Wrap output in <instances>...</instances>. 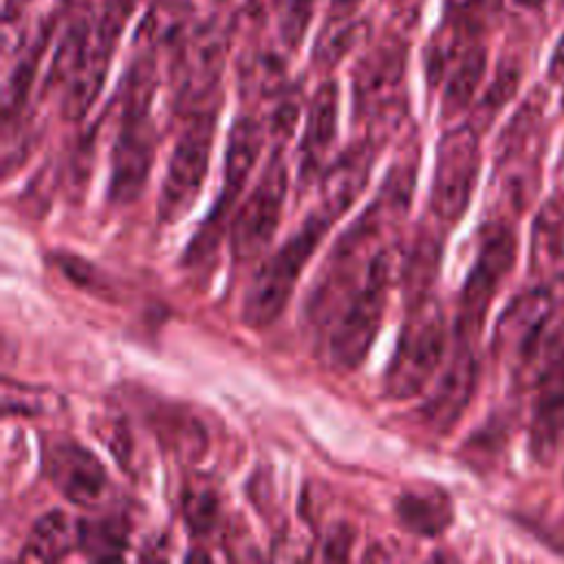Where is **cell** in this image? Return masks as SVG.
Instances as JSON below:
<instances>
[{"label":"cell","mask_w":564,"mask_h":564,"mask_svg":"<svg viewBox=\"0 0 564 564\" xmlns=\"http://www.w3.org/2000/svg\"><path fill=\"white\" fill-rule=\"evenodd\" d=\"M516 7H522V9H538L542 7L544 0H511Z\"/></svg>","instance_id":"cell-33"},{"label":"cell","mask_w":564,"mask_h":564,"mask_svg":"<svg viewBox=\"0 0 564 564\" xmlns=\"http://www.w3.org/2000/svg\"><path fill=\"white\" fill-rule=\"evenodd\" d=\"M264 132L258 119L253 117H238L227 141L225 152V167H223V183L218 198L207 214V218L200 225V231L192 238L185 251L187 264H198L203 258H207L214 249H218V242L229 229L231 216L238 207V198L253 172V165L262 152Z\"/></svg>","instance_id":"cell-7"},{"label":"cell","mask_w":564,"mask_h":564,"mask_svg":"<svg viewBox=\"0 0 564 564\" xmlns=\"http://www.w3.org/2000/svg\"><path fill=\"white\" fill-rule=\"evenodd\" d=\"M445 341V317L434 297L410 304L383 375V394L394 401L421 394L443 364Z\"/></svg>","instance_id":"cell-4"},{"label":"cell","mask_w":564,"mask_h":564,"mask_svg":"<svg viewBox=\"0 0 564 564\" xmlns=\"http://www.w3.org/2000/svg\"><path fill=\"white\" fill-rule=\"evenodd\" d=\"M216 110L209 106L192 110L165 167L161 183L156 216L159 223L172 225L181 220L196 203L209 170V154L214 145Z\"/></svg>","instance_id":"cell-6"},{"label":"cell","mask_w":564,"mask_h":564,"mask_svg":"<svg viewBox=\"0 0 564 564\" xmlns=\"http://www.w3.org/2000/svg\"><path fill=\"white\" fill-rule=\"evenodd\" d=\"M88 46H90V31H88V24L84 20H79L64 33V37L55 51L46 84L51 86V84L68 82L70 75L82 64V59L86 57Z\"/></svg>","instance_id":"cell-25"},{"label":"cell","mask_w":564,"mask_h":564,"mask_svg":"<svg viewBox=\"0 0 564 564\" xmlns=\"http://www.w3.org/2000/svg\"><path fill=\"white\" fill-rule=\"evenodd\" d=\"M549 77L564 86V35L560 37L555 51H553V57H551V64H549Z\"/></svg>","instance_id":"cell-31"},{"label":"cell","mask_w":564,"mask_h":564,"mask_svg":"<svg viewBox=\"0 0 564 564\" xmlns=\"http://www.w3.org/2000/svg\"><path fill=\"white\" fill-rule=\"evenodd\" d=\"M335 220L337 216L317 203L282 247L264 258L242 297V322L247 326L267 328L282 315L304 267Z\"/></svg>","instance_id":"cell-2"},{"label":"cell","mask_w":564,"mask_h":564,"mask_svg":"<svg viewBox=\"0 0 564 564\" xmlns=\"http://www.w3.org/2000/svg\"><path fill=\"white\" fill-rule=\"evenodd\" d=\"M520 86V68L518 64L513 62H505L498 66L496 70V77L491 79V84L487 86L485 95L480 97L478 106H476V112H474V119L469 121L476 130H482L487 128L494 117L511 101V97L516 95Z\"/></svg>","instance_id":"cell-24"},{"label":"cell","mask_w":564,"mask_h":564,"mask_svg":"<svg viewBox=\"0 0 564 564\" xmlns=\"http://www.w3.org/2000/svg\"><path fill=\"white\" fill-rule=\"evenodd\" d=\"M53 260H55V267H57L73 284H77V286H82V289H86V291H90V293H101V289H104L106 282H101L97 269L90 267V262H86V260H82V258H77V256H68V253H66V256H55Z\"/></svg>","instance_id":"cell-27"},{"label":"cell","mask_w":564,"mask_h":564,"mask_svg":"<svg viewBox=\"0 0 564 564\" xmlns=\"http://www.w3.org/2000/svg\"><path fill=\"white\" fill-rule=\"evenodd\" d=\"M438 240L430 234H421L414 240L403 264V293L408 306L430 295V286L438 271Z\"/></svg>","instance_id":"cell-21"},{"label":"cell","mask_w":564,"mask_h":564,"mask_svg":"<svg viewBox=\"0 0 564 564\" xmlns=\"http://www.w3.org/2000/svg\"><path fill=\"white\" fill-rule=\"evenodd\" d=\"M77 546L93 560H115L126 551V527L119 518H88L77 522Z\"/></svg>","instance_id":"cell-22"},{"label":"cell","mask_w":564,"mask_h":564,"mask_svg":"<svg viewBox=\"0 0 564 564\" xmlns=\"http://www.w3.org/2000/svg\"><path fill=\"white\" fill-rule=\"evenodd\" d=\"M516 262V236L502 223H489L480 229L478 251L458 295L456 337L471 341L478 337L489 304Z\"/></svg>","instance_id":"cell-9"},{"label":"cell","mask_w":564,"mask_h":564,"mask_svg":"<svg viewBox=\"0 0 564 564\" xmlns=\"http://www.w3.org/2000/svg\"><path fill=\"white\" fill-rule=\"evenodd\" d=\"M370 37V22L364 18L326 24L322 35L313 46V62L322 66L339 64L352 48L364 44Z\"/></svg>","instance_id":"cell-23"},{"label":"cell","mask_w":564,"mask_h":564,"mask_svg":"<svg viewBox=\"0 0 564 564\" xmlns=\"http://www.w3.org/2000/svg\"><path fill=\"white\" fill-rule=\"evenodd\" d=\"M392 2H401V0H392Z\"/></svg>","instance_id":"cell-34"},{"label":"cell","mask_w":564,"mask_h":564,"mask_svg":"<svg viewBox=\"0 0 564 564\" xmlns=\"http://www.w3.org/2000/svg\"><path fill=\"white\" fill-rule=\"evenodd\" d=\"M375 161L372 141H361L350 145L339 159L324 172L319 185V203L330 209L337 218L348 212V207L364 192L370 167Z\"/></svg>","instance_id":"cell-16"},{"label":"cell","mask_w":564,"mask_h":564,"mask_svg":"<svg viewBox=\"0 0 564 564\" xmlns=\"http://www.w3.org/2000/svg\"><path fill=\"white\" fill-rule=\"evenodd\" d=\"M405 70V46L401 42H381L357 66L352 75L355 106L359 115L383 117Z\"/></svg>","instance_id":"cell-14"},{"label":"cell","mask_w":564,"mask_h":564,"mask_svg":"<svg viewBox=\"0 0 564 564\" xmlns=\"http://www.w3.org/2000/svg\"><path fill=\"white\" fill-rule=\"evenodd\" d=\"M73 544H77V529H73L70 518L55 509L35 520L31 527L24 549H22V560L31 562H53L64 557Z\"/></svg>","instance_id":"cell-18"},{"label":"cell","mask_w":564,"mask_h":564,"mask_svg":"<svg viewBox=\"0 0 564 564\" xmlns=\"http://www.w3.org/2000/svg\"><path fill=\"white\" fill-rule=\"evenodd\" d=\"M313 7H315V0H286L284 2L280 33H282V40L286 46L295 48L302 42L304 33L311 24V18H313Z\"/></svg>","instance_id":"cell-26"},{"label":"cell","mask_w":564,"mask_h":564,"mask_svg":"<svg viewBox=\"0 0 564 564\" xmlns=\"http://www.w3.org/2000/svg\"><path fill=\"white\" fill-rule=\"evenodd\" d=\"M289 189V172L284 156L275 150L249 189L247 198L236 207L229 223V247L236 262L256 260L273 240Z\"/></svg>","instance_id":"cell-10"},{"label":"cell","mask_w":564,"mask_h":564,"mask_svg":"<svg viewBox=\"0 0 564 564\" xmlns=\"http://www.w3.org/2000/svg\"><path fill=\"white\" fill-rule=\"evenodd\" d=\"M564 289L535 284L516 295L502 311L496 326V350L520 379L546 341V335L562 308Z\"/></svg>","instance_id":"cell-8"},{"label":"cell","mask_w":564,"mask_h":564,"mask_svg":"<svg viewBox=\"0 0 564 564\" xmlns=\"http://www.w3.org/2000/svg\"><path fill=\"white\" fill-rule=\"evenodd\" d=\"M487 68V51L482 46H469L460 59L458 66L452 70L443 97H441V112L445 119H452L460 110H465L480 86V79Z\"/></svg>","instance_id":"cell-19"},{"label":"cell","mask_w":564,"mask_h":564,"mask_svg":"<svg viewBox=\"0 0 564 564\" xmlns=\"http://www.w3.org/2000/svg\"><path fill=\"white\" fill-rule=\"evenodd\" d=\"M337 112H339V88L337 82L326 79L315 90L302 132V178L308 181L324 163L335 137H337Z\"/></svg>","instance_id":"cell-15"},{"label":"cell","mask_w":564,"mask_h":564,"mask_svg":"<svg viewBox=\"0 0 564 564\" xmlns=\"http://www.w3.org/2000/svg\"><path fill=\"white\" fill-rule=\"evenodd\" d=\"M152 93V64L132 66L123 82L121 121L110 150L108 198L112 205H130L148 183L156 145V132L150 121Z\"/></svg>","instance_id":"cell-1"},{"label":"cell","mask_w":564,"mask_h":564,"mask_svg":"<svg viewBox=\"0 0 564 564\" xmlns=\"http://www.w3.org/2000/svg\"><path fill=\"white\" fill-rule=\"evenodd\" d=\"M480 170L478 130L471 123L449 128L436 148L434 174L430 185V212L443 225L463 218Z\"/></svg>","instance_id":"cell-11"},{"label":"cell","mask_w":564,"mask_h":564,"mask_svg":"<svg viewBox=\"0 0 564 564\" xmlns=\"http://www.w3.org/2000/svg\"><path fill=\"white\" fill-rule=\"evenodd\" d=\"M361 0H330V9L335 13V18H346L350 15Z\"/></svg>","instance_id":"cell-32"},{"label":"cell","mask_w":564,"mask_h":564,"mask_svg":"<svg viewBox=\"0 0 564 564\" xmlns=\"http://www.w3.org/2000/svg\"><path fill=\"white\" fill-rule=\"evenodd\" d=\"M397 520L401 527L421 538L441 535L454 520L449 496L436 487L408 489L397 498Z\"/></svg>","instance_id":"cell-17"},{"label":"cell","mask_w":564,"mask_h":564,"mask_svg":"<svg viewBox=\"0 0 564 564\" xmlns=\"http://www.w3.org/2000/svg\"><path fill=\"white\" fill-rule=\"evenodd\" d=\"M520 383L533 392L529 449L538 463L549 465L564 452V304Z\"/></svg>","instance_id":"cell-5"},{"label":"cell","mask_w":564,"mask_h":564,"mask_svg":"<svg viewBox=\"0 0 564 564\" xmlns=\"http://www.w3.org/2000/svg\"><path fill=\"white\" fill-rule=\"evenodd\" d=\"M392 282V256L379 249L359 284L346 293L324 319L326 352L335 368L355 370L364 364L381 328Z\"/></svg>","instance_id":"cell-3"},{"label":"cell","mask_w":564,"mask_h":564,"mask_svg":"<svg viewBox=\"0 0 564 564\" xmlns=\"http://www.w3.org/2000/svg\"><path fill=\"white\" fill-rule=\"evenodd\" d=\"M42 469L51 485L73 505H95L106 487L108 474L101 460L73 438H48L42 445Z\"/></svg>","instance_id":"cell-12"},{"label":"cell","mask_w":564,"mask_h":564,"mask_svg":"<svg viewBox=\"0 0 564 564\" xmlns=\"http://www.w3.org/2000/svg\"><path fill=\"white\" fill-rule=\"evenodd\" d=\"M185 518H187L192 531H196V533H203V531L212 529L214 518H216L214 496L209 491L189 494L185 498Z\"/></svg>","instance_id":"cell-29"},{"label":"cell","mask_w":564,"mask_h":564,"mask_svg":"<svg viewBox=\"0 0 564 564\" xmlns=\"http://www.w3.org/2000/svg\"><path fill=\"white\" fill-rule=\"evenodd\" d=\"M478 364L471 350V341L458 339L454 352L443 368L436 388L430 392L427 401L421 408V419L427 427L436 432H449L458 419L465 414L474 390H476Z\"/></svg>","instance_id":"cell-13"},{"label":"cell","mask_w":564,"mask_h":564,"mask_svg":"<svg viewBox=\"0 0 564 564\" xmlns=\"http://www.w3.org/2000/svg\"><path fill=\"white\" fill-rule=\"evenodd\" d=\"M348 544H350V531H348L346 527H341V529H337V531L333 533V538L326 542L324 557H328V560H341V557H346Z\"/></svg>","instance_id":"cell-30"},{"label":"cell","mask_w":564,"mask_h":564,"mask_svg":"<svg viewBox=\"0 0 564 564\" xmlns=\"http://www.w3.org/2000/svg\"><path fill=\"white\" fill-rule=\"evenodd\" d=\"M249 82L256 84L262 93H269L273 86L280 84V79L284 77V64L282 59H278L271 53H260L251 59L249 64V73H247Z\"/></svg>","instance_id":"cell-28"},{"label":"cell","mask_w":564,"mask_h":564,"mask_svg":"<svg viewBox=\"0 0 564 564\" xmlns=\"http://www.w3.org/2000/svg\"><path fill=\"white\" fill-rule=\"evenodd\" d=\"M533 258L542 267L564 264V194L551 196L538 212L531 236Z\"/></svg>","instance_id":"cell-20"}]
</instances>
